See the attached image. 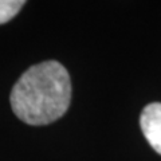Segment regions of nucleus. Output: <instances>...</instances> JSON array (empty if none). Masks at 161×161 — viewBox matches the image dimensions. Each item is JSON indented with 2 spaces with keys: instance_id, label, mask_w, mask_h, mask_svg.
<instances>
[{
  "instance_id": "nucleus-2",
  "label": "nucleus",
  "mask_w": 161,
  "mask_h": 161,
  "mask_svg": "<svg viewBox=\"0 0 161 161\" xmlns=\"http://www.w3.org/2000/svg\"><path fill=\"white\" fill-rule=\"evenodd\" d=\"M140 126L145 138L158 154H161V103L153 102L144 108Z\"/></svg>"
},
{
  "instance_id": "nucleus-1",
  "label": "nucleus",
  "mask_w": 161,
  "mask_h": 161,
  "mask_svg": "<svg viewBox=\"0 0 161 161\" xmlns=\"http://www.w3.org/2000/svg\"><path fill=\"white\" fill-rule=\"evenodd\" d=\"M11 108L28 125H47L67 112L71 101V80L57 60L34 64L14 85Z\"/></svg>"
},
{
  "instance_id": "nucleus-3",
  "label": "nucleus",
  "mask_w": 161,
  "mask_h": 161,
  "mask_svg": "<svg viewBox=\"0 0 161 161\" xmlns=\"http://www.w3.org/2000/svg\"><path fill=\"white\" fill-rule=\"evenodd\" d=\"M26 4L23 0H0V24L9 22Z\"/></svg>"
}]
</instances>
